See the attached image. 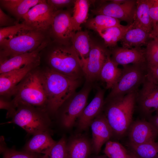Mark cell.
<instances>
[{
	"label": "cell",
	"instance_id": "23",
	"mask_svg": "<svg viewBox=\"0 0 158 158\" xmlns=\"http://www.w3.org/2000/svg\"><path fill=\"white\" fill-rule=\"evenodd\" d=\"M151 3V0H136L133 23L134 28H141L150 33L153 28L149 12Z\"/></svg>",
	"mask_w": 158,
	"mask_h": 158
},
{
	"label": "cell",
	"instance_id": "35",
	"mask_svg": "<svg viewBox=\"0 0 158 158\" xmlns=\"http://www.w3.org/2000/svg\"><path fill=\"white\" fill-rule=\"evenodd\" d=\"M3 158H41L39 154L26 151L20 152L7 149L3 152Z\"/></svg>",
	"mask_w": 158,
	"mask_h": 158
},
{
	"label": "cell",
	"instance_id": "25",
	"mask_svg": "<svg viewBox=\"0 0 158 158\" xmlns=\"http://www.w3.org/2000/svg\"><path fill=\"white\" fill-rule=\"evenodd\" d=\"M150 34L141 28L133 27L126 32L120 40L122 47L130 49L147 44L150 38Z\"/></svg>",
	"mask_w": 158,
	"mask_h": 158
},
{
	"label": "cell",
	"instance_id": "5",
	"mask_svg": "<svg viewBox=\"0 0 158 158\" xmlns=\"http://www.w3.org/2000/svg\"><path fill=\"white\" fill-rule=\"evenodd\" d=\"M13 96L11 101L15 109L24 105L46 110L47 97L39 66L29 73L19 83Z\"/></svg>",
	"mask_w": 158,
	"mask_h": 158
},
{
	"label": "cell",
	"instance_id": "45",
	"mask_svg": "<svg viewBox=\"0 0 158 158\" xmlns=\"http://www.w3.org/2000/svg\"><path fill=\"white\" fill-rule=\"evenodd\" d=\"M155 112H156V114L158 115V109L156 110Z\"/></svg>",
	"mask_w": 158,
	"mask_h": 158
},
{
	"label": "cell",
	"instance_id": "6",
	"mask_svg": "<svg viewBox=\"0 0 158 158\" xmlns=\"http://www.w3.org/2000/svg\"><path fill=\"white\" fill-rule=\"evenodd\" d=\"M8 123L16 124L33 135L38 133L49 131L51 121L45 109L32 106H18Z\"/></svg>",
	"mask_w": 158,
	"mask_h": 158
},
{
	"label": "cell",
	"instance_id": "30",
	"mask_svg": "<svg viewBox=\"0 0 158 158\" xmlns=\"http://www.w3.org/2000/svg\"><path fill=\"white\" fill-rule=\"evenodd\" d=\"M120 20L104 15H98L87 20L86 27L96 32L98 30L121 25Z\"/></svg>",
	"mask_w": 158,
	"mask_h": 158
},
{
	"label": "cell",
	"instance_id": "32",
	"mask_svg": "<svg viewBox=\"0 0 158 158\" xmlns=\"http://www.w3.org/2000/svg\"><path fill=\"white\" fill-rule=\"evenodd\" d=\"M67 142L66 138L62 137L41 158H66Z\"/></svg>",
	"mask_w": 158,
	"mask_h": 158
},
{
	"label": "cell",
	"instance_id": "44",
	"mask_svg": "<svg viewBox=\"0 0 158 158\" xmlns=\"http://www.w3.org/2000/svg\"><path fill=\"white\" fill-rule=\"evenodd\" d=\"M132 158H139L131 152H130Z\"/></svg>",
	"mask_w": 158,
	"mask_h": 158
},
{
	"label": "cell",
	"instance_id": "36",
	"mask_svg": "<svg viewBox=\"0 0 158 158\" xmlns=\"http://www.w3.org/2000/svg\"><path fill=\"white\" fill-rule=\"evenodd\" d=\"M75 0H47L48 4L51 7L53 11L56 12L63 10L66 8H70L71 6L73 5Z\"/></svg>",
	"mask_w": 158,
	"mask_h": 158
},
{
	"label": "cell",
	"instance_id": "33",
	"mask_svg": "<svg viewBox=\"0 0 158 158\" xmlns=\"http://www.w3.org/2000/svg\"><path fill=\"white\" fill-rule=\"evenodd\" d=\"M145 50L147 65H158V41H149Z\"/></svg>",
	"mask_w": 158,
	"mask_h": 158
},
{
	"label": "cell",
	"instance_id": "14",
	"mask_svg": "<svg viewBox=\"0 0 158 158\" xmlns=\"http://www.w3.org/2000/svg\"><path fill=\"white\" fill-rule=\"evenodd\" d=\"M40 64V62L31 63L19 69L0 74V96L8 99L13 96L19 83L29 73Z\"/></svg>",
	"mask_w": 158,
	"mask_h": 158
},
{
	"label": "cell",
	"instance_id": "27",
	"mask_svg": "<svg viewBox=\"0 0 158 158\" xmlns=\"http://www.w3.org/2000/svg\"><path fill=\"white\" fill-rule=\"evenodd\" d=\"M91 40L88 32L86 31H78L72 38V46L80 57L82 63L89 56Z\"/></svg>",
	"mask_w": 158,
	"mask_h": 158
},
{
	"label": "cell",
	"instance_id": "40",
	"mask_svg": "<svg viewBox=\"0 0 158 158\" xmlns=\"http://www.w3.org/2000/svg\"><path fill=\"white\" fill-rule=\"evenodd\" d=\"M149 12L153 27L158 23V0H151Z\"/></svg>",
	"mask_w": 158,
	"mask_h": 158
},
{
	"label": "cell",
	"instance_id": "17",
	"mask_svg": "<svg viewBox=\"0 0 158 158\" xmlns=\"http://www.w3.org/2000/svg\"><path fill=\"white\" fill-rule=\"evenodd\" d=\"M129 143L139 144L155 141L158 132L149 121L139 120L132 122L129 130Z\"/></svg>",
	"mask_w": 158,
	"mask_h": 158
},
{
	"label": "cell",
	"instance_id": "46",
	"mask_svg": "<svg viewBox=\"0 0 158 158\" xmlns=\"http://www.w3.org/2000/svg\"><path fill=\"white\" fill-rule=\"evenodd\" d=\"M157 158H158V157Z\"/></svg>",
	"mask_w": 158,
	"mask_h": 158
},
{
	"label": "cell",
	"instance_id": "42",
	"mask_svg": "<svg viewBox=\"0 0 158 158\" xmlns=\"http://www.w3.org/2000/svg\"><path fill=\"white\" fill-rule=\"evenodd\" d=\"M150 121L155 128L158 132V115L155 114L148 118Z\"/></svg>",
	"mask_w": 158,
	"mask_h": 158
},
{
	"label": "cell",
	"instance_id": "28",
	"mask_svg": "<svg viewBox=\"0 0 158 158\" xmlns=\"http://www.w3.org/2000/svg\"><path fill=\"white\" fill-rule=\"evenodd\" d=\"M90 4L87 0L75 1L71 19L72 28L75 32L80 31L81 25L87 22Z\"/></svg>",
	"mask_w": 158,
	"mask_h": 158
},
{
	"label": "cell",
	"instance_id": "4",
	"mask_svg": "<svg viewBox=\"0 0 158 158\" xmlns=\"http://www.w3.org/2000/svg\"><path fill=\"white\" fill-rule=\"evenodd\" d=\"M50 39L49 31L22 30L0 42V62L33 51Z\"/></svg>",
	"mask_w": 158,
	"mask_h": 158
},
{
	"label": "cell",
	"instance_id": "16",
	"mask_svg": "<svg viewBox=\"0 0 158 158\" xmlns=\"http://www.w3.org/2000/svg\"><path fill=\"white\" fill-rule=\"evenodd\" d=\"M92 132V151L97 154L103 145L113 136L112 129L103 112L92 122L90 126Z\"/></svg>",
	"mask_w": 158,
	"mask_h": 158
},
{
	"label": "cell",
	"instance_id": "21",
	"mask_svg": "<svg viewBox=\"0 0 158 158\" xmlns=\"http://www.w3.org/2000/svg\"><path fill=\"white\" fill-rule=\"evenodd\" d=\"M43 0H0V8L6 10L18 22L32 7Z\"/></svg>",
	"mask_w": 158,
	"mask_h": 158
},
{
	"label": "cell",
	"instance_id": "39",
	"mask_svg": "<svg viewBox=\"0 0 158 158\" xmlns=\"http://www.w3.org/2000/svg\"><path fill=\"white\" fill-rule=\"evenodd\" d=\"M0 108L1 109H5L7 110L6 117L10 118L15 111V109L11 101L8 99L0 96Z\"/></svg>",
	"mask_w": 158,
	"mask_h": 158
},
{
	"label": "cell",
	"instance_id": "2",
	"mask_svg": "<svg viewBox=\"0 0 158 158\" xmlns=\"http://www.w3.org/2000/svg\"><path fill=\"white\" fill-rule=\"evenodd\" d=\"M40 70L47 97L46 110L48 113L56 114L63 103L76 92L82 79L64 75L46 66Z\"/></svg>",
	"mask_w": 158,
	"mask_h": 158
},
{
	"label": "cell",
	"instance_id": "7",
	"mask_svg": "<svg viewBox=\"0 0 158 158\" xmlns=\"http://www.w3.org/2000/svg\"><path fill=\"white\" fill-rule=\"evenodd\" d=\"M123 66L120 78L105 99L138 92L139 87L146 80L147 63L129 64Z\"/></svg>",
	"mask_w": 158,
	"mask_h": 158
},
{
	"label": "cell",
	"instance_id": "22",
	"mask_svg": "<svg viewBox=\"0 0 158 158\" xmlns=\"http://www.w3.org/2000/svg\"><path fill=\"white\" fill-rule=\"evenodd\" d=\"M56 141L51 137L49 131L38 133L33 135L24 147L25 151L37 154H46Z\"/></svg>",
	"mask_w": 158,
	"mask_h": 158
},
{
	"label": "cell",
	"instance_id": "9",
	"mask_svg": "<svg viewBox=\"0 0 158 158\" xmlns=\"http://www.w3.org/2000/svg\"><path fill=\"white\" fill-rule=\"evenodd\" d=\"M110 54V50L105 45L91 40L89 56L82 63L85 81L92 83L99 80L100 71Z\"/></svg>",
	"mask_w": 158,
	"mask_h": 158
},
{
	"label": "cell",
	"instance_id": "13",
	"mask_svg": "<svg viewBox=\"0 0 158 158\" xmlns=\"http://www.w3.org/2000/svg\"><path fill=\"white\" fill-rule=\"evenodd\" d=\"M140 112L148 118L158 109V85L146 78L137 92L136 106Z\"/></svg>",
	"mask_w": 158,
	"mask_h": 158
},
{
	"label": "cell",
	"instance_id": "1",
	"mask_svg": "<svg viewBox=\"0 0 158 158\" xmlns=\"http://www.w3.org/2000/svg\"><path fill=\"white\" fill-rule=\"evenodd\" d=\"M40 63L61 74L76 79L84 77L81 60L71 44L51 40L40 53Z\"/></svg>",
	"mask_w": 158,
	"mask_h": 158
},
{
	"label": "cell",
	"instance_id": "20",
	"mask_svg": "<svg viewBox=\"0 0 158 158\" xmlns=\"http://www.w3.org/2000/svg\"><path fill=\"white\" fill-rule=\"evenodd\" d=\"M92 151L91 142L85 136L72 137L66 145V158H89Z\"/></svg>",
	"mask_w": 158,
	"mask_h": 158
},
{
	"label": "cell",
	"instance_id": "38",
	"mask_svg": "<svg viewBox=\"0 0 158 158\" xmlns=\"http://www.w3.org/2000/svg\"><path fill=\"white\" fill-rule=\"evenodd\" d=\"M147 79L158 85V65H150L147 64Z\"/></svg>",
	"mask_w": 158,
	"mask_h": 158
},
{
	"label": "cell",
	"instance_id": "12",
	"mask_svg": "<svg viewBox=\"0 0 158 158\" xmlns=\"http://www.w3.org/2000/svg\"><path fill=\"white\" fill-rule=\"evenodd\" d=\"M136 5V0H126L121 4L111 1L109 3H102L91 11L96 15H106L130 24L133 23Z\"/></svg>",
	"mask_w": 158,
	"mask_h": 158
},
{
	"label": "cell",
	"instance_id": "11",
	"mask_svg": "<svg viewBox=\"0 0 158 158\" xmlns=\"http://www.w3.org/2000/svg\"><path fill=\"white\" fill-rule=\"evenodd\" d=\"M55 12L47 0H43L29 10L23 17V21L33 29L49 31Z\"/></svg>",
	"mask_w": 158,
	"mask_h": 158
},
{
	"label": "cell",
	"instance_id": "29",
	"mask_svg": "<svg viewBox=\"0 0 158 158\" xmlns=\"http://www.w3.org/2000/svg\"><path fill=\"white\" fill-rule=\"evenodd\" d=\"M131 152L139 158H157L158 142L153 141L139 144L129 143Z\"/></svg>",
	"mask_w": 158,
	"mask_h": 158
},
{
	"label": "cell",
	"instance_id": "19",
	"mask_svg": "<svg viewBox=\"0 0 158 158\" xmlns=\"http://www.w3.org/2000/svg\"><path fill=\"white\" fill-rule=\"evenodd\" d=\"M51 40L50 39L44 42L33 51L18 55L0 62V74L19 69L31 63H40V53Z\"/></svg>",
	"mask_w": 158,
	"mask_h": 158
},
{
	"label": "cell",
	"instance_id": "31",
	"mask_svg": "<svg viewBox=\"0 0 158 158\" xmlns=\"http://www.w3.org/2000/svg\"><path fill=\"white\" fill-rule=\"evenodd\" d=\"M103 152L108 158H132L130 152L121 144L115 141L107 142Z\"/></svg>",
	"mask_w": 158,
	"mask_h": 158
},
{
	"label": "cell",
	"instance_id": "34",
	"mask_svg": "<svg viewBox=\"0 0 158 158\" xmlns=\"http://www.w3.org/2000/svg\"><path fill=\"white\" fill-rule=\"evenodd\" d=\"M33 30L23 21L17 24L6 27H0V42L24 30Z\"/></svg>",
	"mask_w": 158,
	"mask_h": 158
},
{
	"label": "cell",
	"instance_id": "18",
	"mask_svg": "<svg viewBox=\"0 0 158 158\" xmlns=\"http://www.w3.org/2000/svg\"><path fill=\"white\" fill-rule=\"evenodd\" d=\"M111 58L117 65L147 63L145 49L115 47L110 50Z\"/></svg>",
	"mask_w": 158,
	"mask_h": 158
},
{
	"label": "cell",
	"instance_id": "8",
	"mask_svg": "<svg viewBox=\"0 0 158 158\" xmlns=\"http://www.w3.org/2000/svg\"><path fill=\"white\" fill-rule=\"evenodd\" d=\"M92 83L85 81L82 88L71 95L63 103L56 114H58L62 126L66 129L72 127L86 106Z\"/></svg>",
	"mask_w": 158,
	"mask_h": 158
},
{
	"label": "cell",
	"instance_id": "3",
	"mask_svg": "<svg viewBox=\"0 0 158 158\" xmlns=\"http://www.w3.org/2000/svg\"><path fill=\"white\" fill-rule=\"evenodd\" d=\"M137 92L108 99H105L103 113L113 136L119 138L128 131L133 122Z\"/></svg>",
	"mask_w": 158,
	"mask_h": 158
},
{
	"label": "cell",
	"instance_id": "37",
	"mask_svg": "<svg viewBox=\"0 0 158 158\" xmlns=\"http://www.w3.org/2000/svg\"><path fill=\"white\" fill-rule=\"evenodd\" d=\"M19 23L14 18L5 13L0 7V27H6L13 26Z\"/></svg>",
	"mask_w": 158,
	"mask_h": 158
},
{
	"label": "cell",
	"instance_id": "41",
	"mask_svg": "<svg viewBox=\"0 0 158 158\" xmlns=\"http://www.w3.org/2000/svg\"><path fill=\"white\" fill-rule=\"evenodd\" d=\"M150 37L152 39L158 41V23L153 26Z\"/></svg>",
	"mask_w": 158,
	"mask_h": 158
},
{
	"label": "cell",
	"instance_id": "24",
	"mask_svg": "<svg viewBox=\"0 0 158 158\" xmlns=\"http://www.w3.org/2000/svg\"><path fill=\"white\" fill-rule=\"evenodd\" d=\"M109 55L103 65L99 76V80L105 83L106 89H111L120 78L122 69L119 68Z\"/></svg>",
	"mask_w": 158,
	"mask_h": 158
},
{
	"label": "cell",
	"instance_id": "43",
	"mask_svg": "<svg viewBox=\"0 0 158 158\" xmlns=\"http://www.w3.org/2000/svg\"><path fill=\"white\" fill-rule=\"evenodd\" d=\"M94 158H108L105 155L97 156Z\"/></svg>",
	"mask_w": 158,
	"mask_h": 158
},
{
	"label": "cell",
	"instance_id": "26",
	"mask_svg": "<svg viewBox=\"0 0 158 158\" xmlns=\"http://www.w3.org/2000/svg\"><path fill=\"white\" fill-rule=\"evenodd\" d=\"M133 27V23L126 25H121L99 30L97 32L104 40L107 47L114 48L117 42L120 41L126 32Z\"/></svg>",
	"mask_w": 158,
	"mask_h": 158
},
{
	"label": "cell",
	"instance_id": "10",
	"mask_svg": "<svg viewBox=\"0 0 158 158\" xmlns=\"http://www.w3.org/2000/svg\"><path fill=\"white\" fill-rule=\"evenodd\" d=\"M70 8L55 12L49 30L51 40L65 44H71L72 38L75 33L73 30Z\"/></svg>",
	"mask_w": 158,
	"mask_h": 158
},
{
	"label": "cell",
	"instance_id": "15",
	"mask_svg": "<svg viewBox=\"0 0 158 158\" xmlns=\"http://www.w3.org/2000/svg\"><path fill=\"white\" fill-rule=\"evenodd\" d=\"M105 92L104 89L97 87L94 98L86 105L77 119V126L79 130L82 131L87 129L93 121L103 112Z\"/></svg>",
	"mask_w": 158,
	"mask_h": 158
}]
</instances>
